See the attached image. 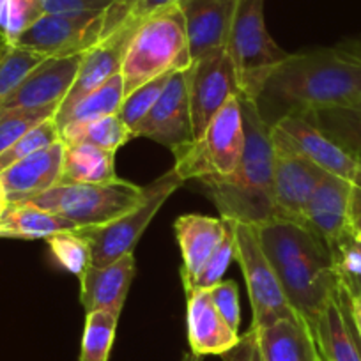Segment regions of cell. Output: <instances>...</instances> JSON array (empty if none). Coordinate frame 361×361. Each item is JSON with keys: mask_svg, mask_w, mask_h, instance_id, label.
Returning <instances> with one entry per match:
<instances>
[{"mask_svg": "<svg viewBox=\"0 0 361 361\" xmlns=\"http://www.w3.org/2000/svg\"><path fill=\"white\" fill-rule=\"evenodd\" d=\"M180 0H117L116 4L106 9L105 34L103 39L116 32L121 27L137 29L147 16L166 6L179 4ZM102 39V41H103Z\"/></svg>", "mask_w": 361, "mask_h": 361, "instance_id": "obj_35", "label": "cell"}, {"mask_svg": "<svg viewBox=\"0 0 361 361\" xmlns=\"http://www.w3.org/2000/svg\"><path fill=\"white\" fill-rule=\"evenodd\" d=\"M336 298H338L340 307H342L343 314L349 319L350 326H353L354 333H356L357 340L361 343V296L360 294H350L345 287H342L338 283V287H336Z\"/></svg>", "mask_w": 361, "mask_h": 361, "instance_id": "obj_43", "label": "cell"}, {"mask_svg": "<svg viewBox=\"0 0 361 361\" xmlns=\"http://www.w3.org/2000/svg\"><path fill=\"white\" fill-rule=\"evenodd\" d=\"M321 361H322V360H321Z\"/></svg>", "mask_w": 361, "mask_h": 361, "instance_id": "obj_51", "label": "cell"}, {"mask_svg": "<svg viewBox=\"0 0 361 361\" xmlns=\"http://www.w3.org/2000/svg\"><path fill=\"white\" fill-rule=\"evenodd\" d=\"M44 15L43 0H0V37L16 43Z\"/></svg>", "mask_w": 361, "mask_h": 361, "instance_id": "obj_34", "label": "cell"}, {"mask_svg": "<svg viewBox=\"0 0 361 361\" xmlns=\"http://www.w3.org/2000/svg\"><path fill=\"white\" fill-rule=\"evenodd\" d=\"M192 64L185 16L179 4L166 6L144 20L131 36L121 64L124 98L144 83L188 69Z\"/></svg>", "mask_w": 361, "mask_h": 361, "instance_id": "obj_4", "label": "cell"}, {"mask_svg": "<svg viewBox=\"0 0 361 361\" xmlns=\"http://www.w3.org/2000/svg\"><path fill=\"white\" fill-rule=\"evenodd\" d=\"M47 61L41 54L0 37V103L25 80L29 73Z\"/></svg>", "mask_w": 361, "mask_h": 361, "instance_id": "obj_30", "label": "cell"}, {"mask_svg": "<svg viewBox=\"0 0 361 361\" xmlns=\"http://www.w3.org/2000/svg\"><path fill=\"white\" fill-rule=\"evenodd\" d=\"M335 48L343 59L354 62V64L361 66V37H354V39H345L338 43Z\"/></svg>", "mask_w": 361, "mask_h": 361, "instance_id": "obj_45", "label": "cell"}, {"mask_svg": "<svg viewBox=\"0 0 361 361\" xmlns=\"http://www.w3.org/2000/svg\"><path fill=\"white\" fill-rule=\"evenodd\" d=\"M106 11L47 13L15 44L47 59L83 55L105 34Z\"/></svg>", "mask_w": 361, "mask_h": 361, "instance_id": "obj_10", "label": "cell"}, {"mask_svg": "<svg viewBox=\"0 0 361 361\" xmlns=\"http://www.w3.org/2000/svg\"><path fill=\"white\" fill-rule=\"evenodd\" d=\"M232 221V220H231ZM235 234V255L245 276L252 305L253 329H262L282 319H301L287 300L275 269L264 255L253 225L232 221Z\"/></svg>", "mask_w": 361, "mask_h": 361, "instance_id": "obj_9", "label": "cell"}, {"mask_svg": "<svg viewBox=\"0 0 361 361\" xmlns=\"http://www.w3.org/2000/svg\"><path fill=\"white\" fill-rule=\"evenodd\" d=\"M57 140H61V133H59V128L55 124V121H44L43 124H39L34 130H30L29 133L23 135L22 138H18L11 147L6 149L4 152H0V172L9 169L11 165H15L20 159L27 158V156L55 144Z\"/></svg>", "mask_w": 361, "mask_h": 361, "instance_id": "obj_39", "label": "cell"}, {"mask_svg": "<svg viewBox=\"0 0 361 361\" xmlns=\"http://www.w3.org/2000/svg\"><path fill=\"white\" fill-rule=\"evenodd\" d=\"M266 0H235L227 54L234 68L241 98L259 102L271 71L287 57L267 32L264 20Z\"/></svg>", "mask_w": 361, "mask_h": 361, "instance_id": "obj_5", "label": "cell"}, {"mask_svg": "<svg viewBox=\"0 0 361 361\" xmlns=\"http://www.w3.org/2000/svg\"><path fill=\"white\" fill-rule=\"evenodd\" d=\"M0 199L6 200V193H4V186H2V179H0Z\"/></svg>", "mask_w": 361, "mask_h": 361, "instance_id": "obj_50", "label": "cell"}, {"mask_svg": "<svg viewBox=\"0 0 361 361\" xmlns=\"http://www.w3.org/2000/svg\"><path fill=\"white\" fill-rule=\"evenodd\" d=\"M262 98L282 103L283 114L360 105L361 66L335 48L289 54L267 76Z\"/></svg>", "mask_w": 361, "mask_h": 361, "instance_id": "obj_3", "label": "cell"}, {"mask_svg": "<svg viewBox=\"0 0 361 361\" xmlns=\"http://www.w3.org/2000/svg\"><path fill=\"white\" fill-rule=\"evenodd\" d=\"M255 331L264 361H321L317 343L303 319H282Z\"/></svg>", "mask_w": 361, "mask_h": 361, "instance_id": "obj_23", "label": "cell"}, {"mask_svg": "<svg viewBox=\"0 0 361 361\" xmlns=\"http://www.w3.org/2000/svg\"><path fill=\"white\" fill-rule=\"evenodd\" d=\"M221 360L224 361H264L255 329L250 328L245 335H241L239 342L235 343L231 350L221 354Z\"/></svg>", "mask_w": 361, "mask_h": 361, "instance_id": "obj_42", "label": "cell"}, {"mask_svg": "<svg viewBox=\"0 0 361 361\" xmlns=\"http://www.w3.org/2000/svg\"><path fill=\"white\" fill-rule=\"evenodd\" d=\"M227 231H225L224 239L220 241V245L216 246L211 257L207 259V262L204 264L202 269L199 271V275L193 279L192 287L186 294L193 293V290H207L211 287L216 286L218 282H221L224 279L225 271H227L228 264L232 262L235 255V234H234V227H232V221L227 220Z\"/></svg>", "mask_w": 361, "mask_h": 361, "instance_id": "obj_38", "label": "cell"}, {"mask_svg": "<svg viewBox=\"0 0 361 361\" xmlns=\"http://www.w3.org/2000/svg\"><path fill=\"white\" fill-rule=\"evenodd\" d=\"M192 61L227 48L235 0H180Z\"/></svg>", "mask_w": 361, "mask_h": 361, "instance_id": "obj_18", "label": "cell"}, {"mask_svg": "<svg viewBox=\"0 0 361 361\" xmlns=\"http://www.w3.org/2000/svg\"><path fill=\"white\" fill-rule=\"evenodd\" d=\"M353 183L326 172L307 204V225L331 246L349 232V204Z\"/></svg>", "mask_w": 361, "mask_h": 361, "instance_id": "obj_20", "label": "cell"}, {"mask_svg": "<svg viewBox=\"0 0 361 361\" xmlns=\"http://www.w3.org/2000/svg\"><path fill=\"white\" fill-rule=\"evenodd\" d=\"M245 151V126L238 96L228 99L199 138L173 149V170L183 180L228 176Z\"/></svg>", "mask_w": 361, "mask_h": 361, "instance_id": "obj_7", "label": "cell"}, {"mask_svg": "<svg viewBox=\"0 0 361 361\" xmlns=\"http://www.w3.org/2000/svg\"><path fill=\"white\" fill-rule=\"evenodd\" d=\"M353 185L357 186V188H361V159H360V165H357L356 176H354V179H353Z\"/></svg>", "mask_w": 361, "mask_h": 361, "instance_id": "obj_47", "label": "cell"}, {"mask_svg": "<svg viewBox=\"0 0 361 361\" xmlns=\"http://www.w3.org/2000/svg\"><path fill=\"white\" fill-rule=\"evenodd\" d=\"M245 126V151L238 169L228 176L202 177L207 199L220 211V218L260 227L279 220L273 177L271 124L264 119L257 102L238 96Z\"/></svg>", "mask_w": 361, "mask_h": 361, "instance_id": "obj_2", "label": "cell"}, {"mask_svg": "<svg viewBox=\"0 0 361 361\" xmlns=\"http://www.w3.org/2000/svg\"><path fill=\"white\" fill-rule=\"evenodd\" d=\"M117 0H43L44 13L106 11Z\"/></svg>", "mask_w": 361, "mask_h": 361, "instance_id": "obj_41", "label": "cell"}, {"mask_svg": "<svg viewBox=\"0 0 361 361\" xmlns=\"http://www.w3.org/2000/svg\"><path fill=\"white\" fill-rule=\"evenodd\" d=\"M343 149L361 158V103L353 106H333L303 114Z\"/></svg>", "mask_w": 361, "mask_h": 361, "instance_id": "obj_29", "label": "cell"}, {"mask_svg": "<svg viewBox=\"0 0 361 361\" xmlns=\"http://www.w3.org/2000/svg\"><path fill=\"white\" fill-rule=\"evenodd\" d=\"M64 147V142L57 140L2 170L0 179L8 204L27 202L59 185Z\"/></svg>", "mask_w": 361, "mask_h": 361, "instance_id": "obj_17", "label": "cell"}, {"mask_svg": "<svg viewBox=\"0 0 361 361\" xmlns=\"http://www.w3.org/2000/svg\"><path fill=\"white\" fill-rule=\"evenodd\" d=\"M188 94L193 138H199L225 103L239 96L234 68L225 48L192 61L188 68Z\"/></svg>", "mask_w": 361, "mask_h": 361, "instance_id": "obj_12", "label": "cell"}, {"mask_svg": "<svg viewBox=\"0 0 361 361\" xmlns=\"http://www.w3.org/2000/svg\"><path fill=\"white\" fill-rule=\"evenodd\" d=\"M135 30L137 29L121 27L83 54L75 82H73L66 98L62 99L55 117L64 116L76 103L82 102L87 94L94 92L103 83L109 82L114 75L121 73V64H123L128 43H130Z\"/></svg>", "mask_w": 361, "mask_h": 361, "instance_id": "obj_16", "label": "cell"}, {"mask_svg": "<svg viewBox=\"0 0 361 361\" xmlns=\"http://www.w3.org/2000/svg\"><path fill=\"white\" fill-rule=\"evenodd\" d=\"M271 144L279 220L307 225V204L326 172L305 158L293 142L275 126H271Z\"/></svg>", "mask_w": 361, "mask_h": 361, "instance_id": "obj_11", "label": "cell"}, {"mask_svg": "<svg viewBox=\"0 0 361 361\" xmlns=\"http://www.w3.org/2000/svg\"><path fill=\"white\" fill-rule=\"evenodd\" d=\"M117 321L110 312H89L85 315L82 347H80V361H109L116 338Z\"/></svg>", "mask_w": 361, "mask_h": 361, "instance_id": "obj_31", "label": "cell"}, {"mask_svg": "<svg viewBox=\"0 0 361 361\" xmlns=\"http://www.w3.org/2000/svg\"><path fill=\"white\" fill-rule=\"evenodd\" d=\"M131 137L151 138L158 144L166 145L170 151L193 140L188 69H180L170 76L156 105L131 130Z\"/></svg>", "mask_w": 361, "mask_h": 361, "instance_id": "obj_13", "label": "cell"}, {"mask_svg": "<svg viewBox=\"0 0 361 361\" xmlns=\"http://www.w3.org/2000/svg\"><path fill=\"white\" fill-rule=\"evenodd\" d=\"M59 103L43 109H13L0 112V152L11 147L18 138L29 133L44 121L54 119L59 110Z\"/></svg>", "mask_w": 361, "mask_h": 361, "instance_id": "obj_33", "label": "cell"}, {"mask_svg": "<svg viewBox=\"0 0 361 361\" xmlns=\"http://www.w3.org/2000/svg\"><path fill=\"white\" fill-rule=\"evenodd\" d=\"M133 253L109 266H90L80 279V303L85 312H110L119 317L135 279Z\"/></svg>", "mask_w": 361, "mask_h": 361, "instance_id": "obj_19", "label": "cell"}, {"mask_svg": "<svg viewBox=\"0 0 361 361\" xmlns=\"http://www.w3.org/2000/svg\"><path fill=\"white\" fill-rule=\"evenodd\" d=\"M328 248L340 286L361 296V243L349 231Z\"/></svg>", "mask_w": 361, "mask_h": 361, "instance_id": "obj_32", "label": "cell"}, {"mask_svg": "<svg viewBox=\"0 0 361 361\" xmlns=\"http://www.w3.org/2000/svg\"><path fill=\"white\" fill-rule=\"evenodd\" d=\"M314 338L322 361H361L353 329L343 315L336 294L322 310L314 329Z\"/></svg>", "mask_w": 361, "mask_h": 361, "instance_id": "obj_26", "label": "cell"}, {"mask_svg": "<svg viewBox=\"0 0 361 361\" xmlns=\"http://www.w3.org/2000/svg\"><path fill=\"white\" fill-rule=\"evenodd\" d=\"M180 361H202V356H199V354H195L190 350V353H186L185 356H183V360Z\"/></svg>", "mask_w": 361, "mask_h": 361, "instance_id": "obj_46", "label": "cell"}, {"mask_svg": "<svg viewBox=\"0 0 361 361\" xmlns=\"http://www.w3.org/2000/svg\"><path fill=\"white\" fill-rule=\"evenodd\" d=\"M343 315H345V314H343ZM345 319H347V315H345ZM347 322H349V319H347ZM349 326H350V322H349ZM350 329H353V326H350ZM353 335H354V340H356V345H357V349H360V354H361V343H360V340H357V336H356V333H354V329H353Z\"/></svg>", "mask_w": 361, "mask_h": 361, "instance_id": "obj_49", "label": "cell"}, {"mask_svg": "<svg viewBox=\"0 0 361 361\" xmlns=\"http://www.w3.org/2000/svg\"><path fill=\"white\" fill-rule=\"evenodd\" d=\"M183 185L185 180L180 179L176 170L170 169L169 172L152 180L151 185L145 186L144 200L130 213L102 227L78 231V234L89 241L90 252H92V266H109L121 257L133 253L135 245L149 227L152 218L156 216L159 207Z\"/></svg>", "mask_w": 361, "mask_h": 361, "instance_id": "obj_8", "label": "cell"}, {"mask_svg": "<svg viewBox=\"0 0 361 361\" xmlns=\"http://www.w3.org/2000/svg\"><path fill=\"white\" fill-rule=\"evenodd\" d=\"M271 126L282 131L293 142L294 147L319 169L353 183L360 165V156L343 149L303 114H283Z\"/></svg>", "mask_w": 361, "mask_h": 361, "instance_id": "obj_14", "label": "cell"}, {"mask_svg": "<svg viewBox=\"0 0 361 361\" xmlns=\"http://www.w3.org/2000/svg\"><path fill=\"white\" fill-rule=\"evenodd\" d=\"M349 231L361 243V188L353 185L349 204Z\"/></svg>", "mask_w": 361, "mask_h": 361, "instance_id": "obj_44", "label": "cell"}, {"mask_svg": "<svg viewBox=\"0 0 361 361\" xmlns=\"http://www.w3.org/2000/svg\"><path fill=\"white\" fill-rule=\"evenodd\" d=\"M59 133H61V140L64 142V145L90 144L114 152L133 138L131 130L121 121L117 114L99 117L96 121H89V123L68 124Z\"/></svg>", "mask_w": 361, "mask_h": 361, "instance_id": "obj_27", "label": "cell"}, {"mask_svg": "<svg viewBox=\"0 0 361 361\" xmlns=\"http://www.w3.org/2000/svg\"><path fill=\"white\" fill-rule=\"evenodd\" d=\"M8 200H4V199H0V220H2V216H4V213H6V209H8Z\"/></svg>", "mask_w": 361, "mask_h": 361, "instance_id": "obj_48", "label": "cell"}, {"mask_svg": "<svg viewBox=\"0 0 361 361\" xmlns=\"http://www.w3.org/2000/svg\"><path fill=\"white\" fill-rule=\"evenodd\" d=\"M225 231H227V221L224 218L185 214L176 220L173 232L183 255L180 280L185 286V293H188L193 279L199 275V271L207 262L211 253L220 245Z\"/></svg>", "mask_w": 361, "mask_h": 361, "instance_id": "obj_22", "label": "cell"}, {"mask_svg": "<svg viewBox=\"0 0 361 361\" xmlns=\"http://www.w3.org/2000/svg\"><path fill=\"white\" fill-rule=\"evenodd\" d=\"M47 243L55 260L69 273L78 276V280L92 266V252H90L89 241L78 232L54 235V238H48Z\"/></svg>", "mask_w": 361, "mask_h": 361, "instance_id": "obj_36", "label": "cell"}, {"mask_svg": "<svg viewBox=\"0 0 361 361\" xmlns=\"http://www.w3.org/2000/svg\"><path fill=\"white\" fill-rule=\"evenodd\" d=\"M209 296L213 300L214 307L220 312L221 317L227 321L234 331L239 333L241 324V308H239V289L234 280H221L216 286L211 287Z\"/></svg>", "mask_w": 361, "mask_h": 361, "instance_id": "obj_40", "label": "cell"}, {"mask_svg": "<svg viewBox=\"0 0 361 361\" xmlns=\"http://www.w3.org/2000/svg\"><path fill=\"white\" fill-rule=\"evenodd\" d=\"M186 322L192 353L199 356H221L239 342L241 335L227 324L214 307L209 290L186 294Z\"/></svg>", "mask_w": 361, "mask_h": 361, "instance_id": "obj_21", "label": "cell"}, {"mask_svg": "<svg viewBox=\"0 0 361 361\" xmlns=\"http://www.w3.org/2000/svg\"><path fill=\"white\" fill-rule=\"evenodd\" d=\"M78 231L82 228L73 221L27 202L9 204L4 216L0 220V238L6 239H27V241L44 239L47 241L54 235Z\"/></svg>", "mask_w": 361, "mask_h": 361, "instance_id": "obj_24", "label": "cell"}, {"mask_svg": "<svg viewBox=\"0 0 361 361\" xmlns=\"http://www.w3.org/2000/svg\"><path fill=\"white\" fill-rule=\"evenodd\" d=\"M173 73H166V75H161L158 76V78L151 80V82L144 83V85L135 89L131 94H128L126 98L123 99L119 110H117V116L121 117V121H123L130 130H133V128L147 116L149 110L156 105V102H158L161 92L165 90L166 83H169L170 76H172Z\"/></svg>", "mask_w": 361, "mask_h": 361, "instance_id": "obj_37", "label": "cell"}, {"mask_svg": "<svg viewBox=\"0 0 361 361\" xmlns=\"http://www.w3.org/2000/svg\"><path fill=\"white\" fill-rule=\"evenodd\" d=\"M124 99V80L121 73L114 75L106 83H103L99 89L94 92L87 94L82 102L76 103L69 112L64 116L54 117L55 124H57L59 131L64 126L73 123H89V121H96L99 117L114 116L119 110L121 103Z\"/></svg>", "mask_w": 361, "mask_h": 361, "instance_id": "obj_28", "label": "cell"}, {"mask_svg": "<svg viewBox=\"0 0 361 361\" xmlns=\"http://www.w3.org/2000/svg\"><path fill=\"white\" fill-rule=\"evenodd\" d=\"M82 57L83 55L47 59L0 103V112L13 109H43L55 103L61 105L75 82Z\"/></svg>", "mask_w": 361, "mask_h": 361, "instance_id": "obj_15", "label": "cell"}, {"mask_svg": "<svg viewBox=\"0 0 361 361\" xmlns=\"http://www.w3.org/2000/svg\"><path fill=\"white\" fill-rule=\"evenodd\" d=\"M144 200V188L116 179L102 185H55L27 204L51 211L80 228L102 227L130 213Z\"/></svg>", "mask_w": 361, "mask_h": 361, "instance_id": "obj_6", "label": "cell"}, {"mask_svg": "<svg viewBox=\"0 0 361 361\" xmlns=\"http://www.w3.org/2000/svg\"><path fill=\"white\" fill-rule=\"evenodd\" d=\"M255 228L287 300L314 335L322 310L338 287L328 245L305 224L273 220Z\"/></svg>", "mask_w": 361, "mask_h": 361, "instance_id": "obj_1", "label": "cell"}, {"mask_svg": "<svg viewBox=\"0 0 361 361\" xmlns=\"http://www.w3.org/2000/svg\"><path fill=\"white\" fill-rule=\"evenodd\" d=\"M119 179L116 152L90 144L66 145L59 185H102Z\"/></svg>", "mask_w": 361, "mask_h": 361, "instance_id": "obj_25", "label": "cell"}]
</instances>
